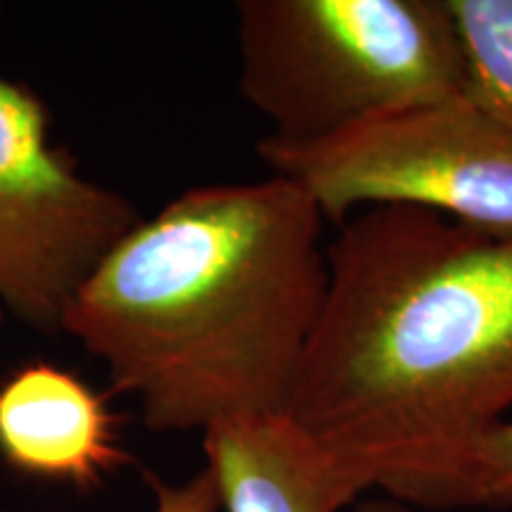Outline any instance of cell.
<instances>
[{
    "instance_id": "obj_10",
    "label": "cell",
    "mask_w": 512,
    "mask_h": 512,
    "mask_svg": "<svg viewBox=\"0 0 512 512\" xmlns=\"http://www.w3.org/2000/svg\"><path fill=\"white\" fill-rule=\"evenodd\" d=\"M147 479L157 496L155 512H219L221 508L219 486L207 467L183 484H164L157 477Z\"/></svg>"
},
{
    "instance_id": "obj_9",
    "label": "cell",
    "mask_w": 512,
    "mask_h": 512,
    "mask_svg": "<svg viewBox=\"0 0 512 512\" xmlns=\"http://www.w3.org/2000/svg\"><path fill=\"white\" fill-rule=\"evenodd\" d=\"M467 64V93L512 126V0H448Z\"/></svg>"
},
{
    "instance_id": "obj_2",
    "label": "cell",
    "mask_w": 512,
    "mask_h": 512,
    "mask_svg": "<svg viewBox=\"0 0 512 512\" xmlns=\"http://www.w3.org/2000/svg\"><path fill=\"white\" fill-rule=\"evenodd\" d=\"M330 283L287 415L370 486L382 467L512 411V233L415 207L363 209L328 242Z\"/></svg>"
},
{
    "instance_id": "obj_7",
    "label": "cell",
    "mask_w": 512,
    "mask_h": 512,
    "mask_svg": "<svg viewBox=\"0 0 512 512\" xmlns=\"http://www.w3.org/2000/svg\"><path fill=\"white\" fill-rule=\"evenodd\" d=\"M202 434L226 512H339L373 489L287 413L230 418Z\"/></svg>"
},
{
    "instance_id": "obj_4",
    "label": "cell",
    "mask_w": 512,
    "mask_h": 512,
    "mask_svg": "<svg viewBox=\"0 0 512 512\" xmlns=\"http://www.w3.org/2000/svg\"><path fill=\"white\" fill-rule=\"evenodd\" d=\"M256 155L337 228L361 207H415L512 233V126L470 93L377 114L328 138L264 136Z\"/></svg>"
},
{
    "instance_id": "obj_6",
    "label": "cell",
    "mask_w": 512,
    "mask_h": 512,
    "mask_svg": "<svg viewBox=\"0 0 512 512\" xmlns=\"http://www.w3.org/2000/svg\"><path fill=\"white\" fill-rule=\"evenodd\" d=\"M0 460L22 477L93 491L128 453L107 396L72 370L31 361L0 380Z\"/></svg>"
},
{
    "instance_id": "obj_8",
    "label": "cell",
    "mask_w": 512,
    "mask_h": 512,
    "mask_svg": "<svg viewBox=\"0 0 512 512\" xmlns=\"http://www.w3.org/2000/svg\"><path fill=\"white\" fill-rule=\"evenodd\" d=\"M375 486L430 510L512 508V418L382 467Z\"/></svg>"
},
{
    "instance_id": "obj_5",
    "label": "cell",
    "mask_w": 512,
    "mask_h": 512,
    "mask_svg": "<svg viewBox=\"0 0 512 512\" xmlns=\"http://www.w3.org/2000/svg\"><path fill=\"white\" fill-rule=\"evenodd\" d=\"M138 221L53 143L46 100L0 76V323L62 332L76 290Z\"/></svg>"
},
{
    "instance_id": "obj_11",
    "label": "cell",
    "mask_w": 512,
    "mask_h": 512,
    "mask_svg": "<svg viewBox=\"0 0 512 512\" xmlns=\"http://www.w3.org/2000/svg\"><path fill=\"white\" fill-rule=\"evenodd\" d=\"M354 512H413L406 503L396 501V498H366L354 505Z\"/></svg>"
},
{
    "instance_id": "obj_1",
    "label": "cell",
    "mask_w": 512,
    "mask_h": 512,
    "mask_svg": "<svg viewBox=\"0 0 512 512\" xmlns=\"http://www.w3.org/2000/svg\"><path fill=\"white\" fill-rule=\"evenodd\" d=\"M323 228L278 176L197 185L102 256L62 332L136 396L152 432L287 413L328 294Z\"/></svg>"
},
{
    "instance_id": "obj_3",
    "label": "cell",
    "mask_w": 512,
    "mask_h": 512,
    "mask_svg": "<svg viewBox=\"0 0 512 512\" xmlns=\"http://www.w3.org/2000/svg\"><path fill=\"white\" fill-rule=\"evenodd\" d=\"M238 88L292 143L467 93L448 0H240Z\"/></svg>"
}]
</instances>
